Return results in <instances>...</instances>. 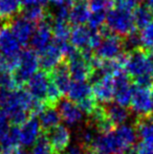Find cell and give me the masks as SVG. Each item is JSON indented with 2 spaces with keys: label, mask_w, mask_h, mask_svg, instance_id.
Returning a JSON list of instances; mask_svg holds the SVG:
<instances>
[{
  "label": "cell",
  "mask_w": 153,
  "mask_h": 154,
  "mask_svg": "<svg viewBox=\"0 0 153 154\" xmlns=\"http://www.w3.org/2000/svg\"><path fill=\"white\" fill-rule=\"evenodd\" d=\"M38 101L24 90L0 89V108L8 114L10 122L20 126L29 119V113H33Z\"/></svg>",
  "instance_id": "cell-1"
},
{
  "label": "cell",
  "mask_w": 153,
  "mask_h": 154,
  "mask_svg": "<svg viewBox=\"0 0 153 154\" xmlns=\"http://www.w3.org/2000/svg\"><path fill=\"white\" fill-rule=\"evenodd\" d=\"M123 66L128 75L134 78L136 85L150 87L153 82V61L144 51H131L123 62Z\"/></svg>",
  "instance_id": "cell-2"
},
{
  "label": "cell",
  "mask_w": 153,
  "mask_h": 154,
  "mask_svg": "<svg viewBox=\"0 0 153 154\" xmlns=\"http://www.w3.org/2000/svg\"><path fill=\"white\" fill-rule=\"evenodd\" d=\"M106 25L110 32L116 36H125L134 32L135 24L133 14L122 8H115L106 15Z\"/></svg>",
  "instance_id": "cell-3"
},
{
  "label": "cell",
  "mask_w": 153,
  "mask_h": 154,
  "mask_svg": "<svg viewBox=\"0 0 153 154\" xmlns=\"http://www.w3.org/2000/svg\"><path fill=\"white\" fill-rule=\"evenodd\" d=\"M93 59L89 56V51L79 53L75 49L68 56L67 69L74 81H87L91 75Z\"/></svg>",
  "instance_id": "cell-4"
},
{
  "label": "cell",
  "mask_w": 153,
  "mask_h": 154,
  "mask_svg": "<svg viewBox=\"0 0 153 154\" xmlns=\"http://www.w3.org/2000/svg\"><path fill=\"white\" fill-rule=\"evenodd\" d=\"M39 67H40L39 56L34 49H25L21 51L18 58L16 71L14 72L18 85L26 83L34 75L38 72Z\"/></svg>",
  "instance_id": "cell-5"
},
{
  "label": "cell",
  "mask_w": 153,
  "mask_h": 154,
  "mask_svg": "<svg viewBox=\"0 0 153 154\" xmlns=\"http://www.w3.org/2000/svg\"><path fill=\"white\" fill-rule=\"evenodd\" d=\"M101 35L96 29L87 27L85 25H77L70 31V45L75 49H81L82 51H89L96 48L100 42Z\"/></svg>",
  "instance_id": "cell-6"
},
{
  "label": "cell",
  "mask_w": 153,
  "mask_h": 154,
  "mask_svg": "<svg viewBox=\"0 0 153 154\" xmlns=\"http://www.w3.org/2000/svg\"><path fill=\"white\" fill-rule=\"evenodd\" d=\"M124 47V43L116 35H105L100 39L98 46L96 47V59L101 61H111L121 58Z\"/></svg>",
  "instance_id": "cell-7"
},
{
  "label": "cell",
  "mask_w": 153,
  "mask_h": 154,
  "mask_svg": "<svg viewBox=\"0 0 153 154\" xmlns=\"http://www.w3.org/2000/svg\"><path fill=\"white\" fill-rule=\"evenodd\" d=\"M130 107L139 118L151 116L153 111L152 106V92L150 87L136 85L133 87L132 97L130 101Z\"/></svg>",
  "instance_id": "cell-8"
},
{
  "label": "cell",
  "mask_w": 153,
  "mask_h": 154,
  "mask_svg": "<svg viewBox=\"0 0 153 154\" xmlns=\"http://www.w3.org/2000/svg\"><path fill=\"white\" fill-rule=\"evenodd\" d=\"M115 84V103L126 107L130 104L131 97L133 92V86L126 72L121 70L113 77Z\"/></svg>",
  "instance_id": "cell-9"
},
{
  "label": "cell",
  "mask_w": 153,
  "mask_h": 154,
  "mask_svg": "<svg viewBox=\"0 0 153 154\" xmlns=\"http://www.w3.org/2000/svg\"><path fill=\"white\" fill-rule=\"evenodd\" d=\"M92 94L98 102L109 104L115 97L113 75H100L94 80L92 86Z\"/></svg>",
  "instance_id": "cell-10"
},
{
  "label": "cell",
  "mask_w": 153,
  "mask_h": 154,
  "mask_svg": "<svg viewBox=\"0 0 153 154\" xmlns=\"http://www.w3.org/2000/svg\"><path fill=\"white\" fill-rule=\"evenodd\" d=\"M64 51L62 49L61 45L58 43H51L47 47H45L43 51L39 53V62L40 66L44 70H51L60 66L62 59L64 57Z\"/></svg>",
  "instance_id": "cell-11"
},
{
  "label": "cell",
  "mask_w": 153,
  "mask_h": 154,
  "mask_svg": "<svg viewBox=\"0 0 153 154\" xmlns=\"http://www.w3.org/2000/svg\"><path fill=\"white\" fill-rule=\"evenodd\" d=\"M46 137L50 143L54 153L60 154L70 145L72 134L66 126L58 125L46 132Z\"/></svg>",
  "instance_id": "cell-12"
},
{
  "label": "cell",
  "mask_w": 153,
  "mask_h": 154,
  "mask_svg": "<svg viewBox=\"0 0 153 154\" xmlns=\"http://www.w3.org/2000/svg\"><path fill=\"white\" fill-rule=\"evenodd\" d=\"M58 111L66 125L76 126L83 121L84 112L77 103L70 100H62L58 105Z\"/></svg>",
  "instance_id": "cell-13"
},
{
  "label": "cell",
  "mask_w": 153,
  "mask_h": 154,
  "mask_svg": "<svg viewBox=\"0 0 153 154\" xmlns=\"http://www.w3.org/2000/svg\"><path fill=\"white\" fill-rule=\"evenodd\" d=\"M49 78L44 72H37L26 82L27 92L33 97L34 100L38 102H43L46 100L47 90H48Z\"/></svg>",
  "instance_id": "cell-14"
},
{
  "label": "cell",
  "mask_w": 153,
  "mask_h": 154,
  "mask_svg": "<svg viewBox=\"0 0 153 154\" xmlns=\"http://www.w3.org/2000/svg\"><path fill=\"white\" fill-rule=\"evenodd\" d=\"M19 129L20 145L23 147H31L36 143L40 136L41 125L39 120L35 118H29L23 124H21Z\"/></svg>",
  "instance_id": "cell-15"
},
{
  "label": "cell",
  "mask_w": 153,
  "mask_h": 154,
  "mask_svg": "<svg viewBox=\"0 0 153 154\" xmlns=\"http://www.w3.org/2000/svg\"><path fill=\"white\" fill-rule=\"evenodd\" d=\"M21 43L11 29H4L0 32V54L3 58L16 59L21 54Z\"/></svg>",
  "instance_id": "cell-16"
},
{
  "label": "cell",
  "mask_w": 153,
  "mask_h": 154,
  "mask_svg": "<svg viewBox=\"0 0 153 154\" xmlns=\"http://www.w3.org/2000/svg\"><path fill=\"white\" fill-rule=\"evenodd\" d=\"M10 29L17 38V40L21 43V45H24L31 41L35 27H34V23L22 16L14 18V20L11 23Z\"/></svg>",
  "instance_id": "cell-17"
},
{
  "label": "cell",
  "mask_w": 153,
  "mask_h": 154,
  "mask_svg": "<svg viewBox=\"0 0 153 154\" xmlns=\"http://www.w3.org/2000/svg\"><path fill=\"white\" fill-rule=\"evenodd\" d=\"M90 14H91V10L87 0H72L70 2L68 20L76 26L84 25V23L88 22Z\"/></svg>",
  "instance_id": "cell-18"
},
{
  "label": "cell",
  "mask_w": 153,
  "mask_h": 154,
  "mask_svg": "<svg viewBox=\"0 0 153 154\" xmlns=\"http://www.w3.org/2000/svg\"><path fill=\"white\" fill-rule=\"evenodd\" d=\"M53 29L48 23L42 22L38 25L34 31L31 39V44L35 51L40 53L41 51L51 44L53 40Z\"/></svg>",
  "instance_id": "cell-19"
},
{
  "label": "cell",
  "mask_w": 153,
  "mask_h": 154,
  "mask_svg": "<svg viewBox=\"0 0 153 154\" xmlns=\"http://www.w3.org/2000/svg\"><path fill=\"white\" fill-rule=\"evenodd\" d=\"M104 111L106 118L115 127L124 125L129 119V111L127 108L118 103L107 104V106L104 108Z\"/></svg>",
  "instance_id": "cell-20"
},
{
  "label": "cell",
  "mask_w": 153,
  "mask_h": 154,
  "mask_svg": "<svg viewBox=\"0 0 153 154\" xmlns=\"http://www.w3.org/2000/svg\"><path fill=\"white\" fill-rule=\"evenodd\" d=\"M67 95L70 101L79 104L80 102L92 97V87L87 81H74L68 88Z\"/></svg>",
  "instance_id": "cell-21"
},
{
  "label": "cell",
  "mask_w": 153,
  "mask_h": 154,
  "mask_svg": "<svg viewBox=\"0 0 153 154\" xmlns=\"http://www.w3.org/2000/svg\"><path fill=\"white\" fill-rule=\"evenodd\" d=\"M38 116L41 128L45 132L49 131L50 129L59 125L60 120H61V116H60V113L56 108V106L47 105L46 107L43 108L42 111Z\"/></svg>",
  "instance_id": "cell-22"
},
{
  "label": "cell",
  "mask_w": 153,
  "mask_h": 154,
  "mask_svg": "<svg viewBox=\"0 0 153 154\" xmlns=\"http://www.w3.org/2000/svg\"><path fill=\"white\" fill-rule=\"evenodd\" d=\"M135 130L142 143L153 146V116L139 118L135 124Z\"/></svg>",
  "instance_id": "cell-23"
},
{
  "label": "cell",
  "mask_w": 153,
  "mask_h": 154,
  "mask_svg": "<svg viewBox=\"0 0 153 154\" xmlns=\"http://www.w3.org/2000/svg\"><path fill=\"white\" fill-rule=\"evenodd\" d=\"M51 83H54L58 87V89L63 93H67V90L72 84V77L69 75L67 67L58 66L51 71Z\"/></svg>",
  "instance_id": "cell-24"
},
{
  "label": "cell",
  "mask_w": 153,
  "mask_h": 154,
  "mask_svg": "<svg viewBox=\"0 0 153 154\" xmlns=\"http://www.w3.org/2000/svg\"><path fill=\"white\" fill-rule=\"evenodd\" d=\"M135 27L143 29L153 20V11L149 5H139L135 8L133 13Z\"/></svg>",
  "instance_id": "cell-25"
},
{
  "label": "cell",
  "mask_w": 153,
  "mask_h": 154,
  "mask_svg": "<svg viewBox=\"0 0 153 154\" xmlns=\"http://www.w3.org/2000/svg\"><path fill=\"white\" fill-rule=\"evenodd\" d=\"M21 5V0H0V18H15L20 12Z\"/></svg>",
  "instance_id": "cell-26"
},
{
  "label": "cell",
  "mask_w": 153,
  "mask_h": 154,
  "mask_svg": "<svg viewBox=\"0 0 153 154\" xmlns=\"http://www.w3.org/2000/svg\"><path fill=\"white\" fill-rule=\"evenodd\" d=\"M20 145V138H19V129L17 126L10 127L6 131L3 137L0 140V146L2 150H13L17 149Z\"/></svg>",
  "instance_id": "cell-27"
},
{
  "label": "cell",
  "mask_w": 153,
  "mask_h": 154,
  "mask_svg": "<svg viewBox=\"0 0 153 154\" xmlns=\"http://www.w3.org/2000/svg\"><path fill=\"white\" fill-rule=\"evenodd\" d=\"M53 29V37L55 38V42L59 43V44H63V43H67V40L69 39L70 31L67 22L64 21H55L54 25L51 26Z\"/></svg>",
  "instance_id": "cell-28"
},
{
  "label": "cell",
  "mask_w": 153,
  "mask_h": 154,
  "mask_svg": "<svg viewBox=\"0 0 153 154\" xmlns=\"http://www.w3.org/2000/svg\"><path fill=\"white\" fill-rule=\"evenodd\" d=\"M23 17H25L32 23H42L46 17V11L42 5L26 6Z\"/></svg>",
  "instance_id": "cell-29"
},
{
  "label": "cell",
  "mask_w": 153,
  "mask_h": 154,
  "mask_svg": "<svg viewBox=\"0 0 153 154\" xmlns=\"http://www.w3.org/2000/svg\"><path fill=\"white\" fill-rule=\"evenodd\" d=\"M31 154H55L46 135L39 136V138L33 145Z\"/></svg>",
  "instance_id": "cell-30"
},
{
  "label": "cell",
  "mask_w": 153,
  "mask_h": 154,
  "mask_svg": "<svg viewBox=\"0 0 153 154\" xmlns=\"http://www.w3.org/2000/svg\"><path fill=\"white\" fill-rule=\"evenodd\" d=\"M139 39H141V45L145 49L153 48V20L142 29Z\"/></svg>",
  "instance_id": "cell-31"
},
{
  "label": "cell",
  "mask_w": 153,
  "mask_h": 154,
  "mask_svg": "<svg viewBox=\"0 0 153 154\" xmlns=\"http://www.w3.org/2000/svg\"><path fill=\"white\" fill-rule=\"evenodd\" d=\"M18 86L17 80L13 73L1 72L0 75V88L3 90H14Z\"/></svg>",
  "instance_id": "cell-32"
},
{
  "label": "cell",
  "mask_w": 153,
  "mask_h": 154,
  "mask_svg": "<svg viewBox=\"0 0 153 154\" xmlns=\"http://www.w3.org/2000/svg\"><path fill=\"white\" fill-rule=\"evenodd\" d=\"M106 22V13L105 12H91L90 17L88 19L89 27L92 29H98Z\"/></svg>",
  "instance_id": "cell-33"
},
{
  "label": "cell",
  "mask_w": 153,
  "mask_h": 154,
  "mask_svg": "<svg viewBox=\"0 0 153 154\" xmlns=\"http://www.w3.org/2000/svg\"><path fill=\"white\" fill-rule=\"evenodd\" d=\"M70 2H72V0H70L69 2H67V3H65V4L56 6L55 14H54L55 21H64V22H67L68 18H69Z\"/></svg>",
  "instance_id": "cell-34"
},
{
  "label": "cell",
  "mask_w": 153,
  "mask_h": 154,
  "mask_svg": "<svg viewBox=\"0 0 153 154\" xmlns=\"http://www.w3.org/2000/svg\"><path fill=\"white\" fill-rule=\"evenodd\" d=\"M78 105H79V107L81 108L82 111H83L85 114H87V116H92L93 112L96 111L99 107L98 104H96V100L92 97H88V99L84 100V101L80 102Z\"/></svg>",
  "instance_id": "cell-35"
},
{
  "label": "cell",
  "mask_w": 153,
  "mask_h": 154,
  "mask_svg": "<svg viewBox=\"0 0 153 154\" xmlns=\"http://www.w3.org/2000/svg\"><path fill=\"white\" fill-rule=\"evenodd\" d=\"M61 95H62V92L60 91L57 86L54 83H51V81H50V84H49V87H48L47 94H46V100H47L48 105L56 106V104L60 102Z\"/></svg>",
  "instance_id": "cell-36"
},
{
  "label": "cell",
  "mask_w": 153,
  "mask_h": 154,
  "mask_svg": "<svg viewBox=\"0 0 153 154\" xmlns=\"http://www.w3.org/2000/svg\"><path fill=\"white\" fill-rule=\"evenodd\" d=\"M91 12H106L110 8L112 0H87Z\"/></svg>",
  "instance_id": "cell-37"
},
{
  "label": "cell",
  "mask_w": 153,
  "mask_h": 154,
  "mask_svg": "<svg viewBox=\"0 0 153 154\" xmlns=\"http://www.w3.org/2000/svg\"><path fill=\"white\" fill-rule=\"evenodd\" d=\"M124 46H126L128 49H130L131 51H137L139 49V47L142 46L141 45V39H139V35H135L134 32L132 34L128 35L126 37L124 41Z\"/></svg>",
  "instance_id": "cell-38"
},
{
  "label": "cell",
  "mask_w": 153,
  "mask_h": 154,
  "mask_svg": "<svg viewBox=\"0 0 153 154\" xmlns=\"http://www.w3.org/2000/svg\"><path fill=\"white\" fill-rule=\"evenodd\" d=\"M8 123H10V120H8V114L5 113L4 110H2L0 108V140L3 137V135L6 133V131L10 129Z\"/></svg>",
  "instance_id": "cell-39"
},
{
  "label": "cell",
  "mask_w": 153,
  "mask_h": 154,
  "mask_svg": "<svg viewBox=\"0 0 153 154\" xmlns=\"http://www.w3.org/2000/svg\"><path fill=\"white\" fill-rule=\"evenodd\" d=\"M115 3L118 4V8L131 11L132 8H137V5L139 3V0H115Z\"/></svg>",
  "instance_id": "cell-40"
},
{
  "label": "cell",
  "mask_w": 153,
  "mask_h": 154,
  "mask_svg": "<svg viewBox=\"0 0 153 154\" xmlns=\"http://www.w3.org/2000/svg\"><path fill=\"white\" fill-rule=\"evenodd\" d=\"M134 154H153V146L141 143L135 148H133Z\"/></svg>",
  "instance_id": "cell-41"
},
{
  "label": "cell",
  "mask_w": 153,
  "mask_h": 154,
  "mask_svg": "<svg viewBox=\"0 0 153 154\" xmlns=\"http://www.w3.org/2000/svg\"><path fill=\"white\" fill-rule=\"evenodd\" d=\"M47 0H21V3L25 6H31V5H42L45 3Z\"/></svg>",
  "instance_id": "cell-42"
},
{
  "label": "cell",
  "mask_w": 153,
  "mask_h": 154,
  "mask_svg": "<svg viewBox=\"0 0 153 154\" xmlns=\"http://www.w3.org/2000/svg\"><path fill=\"white\" fill-rule=\"evenodd\" d=\"M50 3H53L54 5L56 6H59V5H62V4H65L67 2H69L70 0H48Z\"/></svg>",
  "instance_id": "cell-43"
},
{
  "label": "cell",
  "mask_w": 153,
  "mask_h": 154,
  "mask_svg": "<svg viewBox=\"0 0 153 154\" xmlns=\"http://www.w3.org/2000/svg\"><path fill=\"white\" fill-rule=\"evenodd\" d=\"M3 29H4V27H3V19L0 18V32L3 31Z\"/></svg>",
  "instance_id": "cell-44"
},
{
  "label": "cell",
  "mask_w": 153,
  "mask_h": 154,
  "mask_svg": "<svg viewBox=\"0 0 153 154\" xmlns=\"http://www.w3.org/2000/svg\"><path fill=\"white\" fill-rule=\"evenodd\" d=\"M147 1H148V4H149V6H151V8H152V6H153V0H147Z\"/></svg>",
  "instance_id": "cell-45"
},
{
  "label": "cell",
  "mask_w": 153,
  "mask_h": 154,
  "mask_svg": "<svg viewBox=\"0 0 153 154\" xmlns=\"http://www.w3.org/2000/svg\"><path fill=\"white\" fill-rule=\"evenodd\" d=\"M150 58L152 59V61H153V48L151 49V56H150Z\"/></svg>",
  "instance_id": "cell-46"
},
{
  "label": "cell",
  "mask_w": 153,
  "mask_h": 154,
  "mask_svg": "<svg viewBox=\"0 0 153 154\" xmlns=\"http://www.w3.org/2000/svg\"><path fill=\"white\" fill-rule=\"evenodd\" d=\"M0 154H2V148H1V146H0Z\"/></svg>",
  "instance_id": "cell-47"
},
{
  "label": "cell",
  "mask_w": 153,
  "mask_h": 154,
  "mask_svg": "<svg viewBox=\"0 0 153 154\" xmlns=\"http://www.w3.org/2000/svg\"><path fill=\"white\" fill-rule=\"evenodd\" d=\"M1 60H2V56H1V54H0V62H1Z\"/></svg>",
  "instance_id": "cell-48"
},
{
  "label": "cell",
  "mask_w": 153,
  "mask_h": 154,
  "mask_svg": "<svg viewBox=\"0 0 153 154\" xmlns=\"http://www.w3.org/2000/svg\"><path fill=\"white\" fill-rule=\"evenodd\" d=\"M152 106H153V91H152Z\"/></svg>",
  "instance_id": "cell-49"
},
{
  "label": "cell",
  "mask_w": 153,
  "mask_h": 154,
  "mask_svg": "<svg viewBox=\"0 0 153 154\" xmlns=\"http://www.w3.org/2000/svg\"><path fill=\"white\" fill-rule=\"evenodd\" d=\"M86 154H92V153H90V152H87V153H86Z\"/></svg>",
  "instance_id": "cell-50"
},
{
  "label": "cell",
  "mask_w": 153,
  "mask_h": 154,
  "mask_svg": "<svg viewBox=\"0 0 153 154\" xmlns=\"http://www.w3.org/2000/svg\"><path fill=\"white\" fill-rule=\"evenodd\" d=\"M152 80H153V73H152Z\"/></svg>",
  "instance_id": "cell-51"
}]
</instances>
